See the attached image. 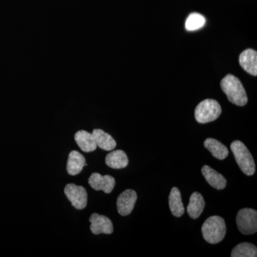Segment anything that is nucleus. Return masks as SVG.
<instances>
[{
	"instance_id": "f257e3e1",
	"label": "nucleus",
	"mask_w": 257,
	"mask_h": 257,
	"mask_svg": "<svg viewBox=\"0 0 257 257\" xmlns=\"http://www.w3.org/2000/svg\"><path fill=\"white\" fill-rule=\"evenodd\" d=\"M221 88L230 102L239 106H245L248 97L241 81L232 74L225 76L221 82Z\"/></svg>"
},
{
	"instance_id": "f03ea898",
	"label": "nucleus",
	"mask_w": 257,
	"mask_h": 257,
	"mask_svg": "<svg viewBox=\"0 0 257 257\" xmlns=\"http://www.w3.org/2000/svg\"><path fill=\"white\" fill-rule=\"evenodd\" d=\"M226 232V224L221 216H210L202 225L203 237L211 244L221 242L224 239Z\"/></svg>"
},
{
	"instance_id": "7ed1b4c3",
	"label": "nucleus",
	"mask_w": 257,
	"mask_h": 257,
	"mask_svg": "<svg viewBox=\"0 0 257 257\" xmlns=\"http://www.w3.org/2000/svg\"><path fill=\"white\" fill-rule=\"evenodd\" d=\"M230 147L234 155L235 160L243 173L247 176L254 175L256 171L254 160L244 144L239 140H236L231 144Z\"/></svg>"
},
{
	"instance_id": "20e7f679",
	"label": "nucleus",
	"mask_w": 257,
	"mask_h": 257,
	"mask_svg": "<svg viewBox=\"0 0 257 257\" xmlns=\"http://www.w3.org/2000/svg\"><path fill=\"white\" fill-rule=\"evenodd\" d=\"M221 113V107L219 102L214 99H207L198 104L194 116L197 122L206 124L217 119Z\"/></svg>"
},
{
	"instance_id": "39448f33",
	"label": "nucleus",
	"mask_w": 257,
	"mask_h": 257,
	"mask_svg": "<svg viewBox=\"0 0 257 257\" xmlns=\"http://www.w3.org/2000/svg\"><path fill=\"white\" fill-rule=\"evenodd\" d=\"M236 222L238 229L241 234H255L257 231L256 211L248 208L241 209L236 216Z\"/></svg>"
},
{
	"instance_id": "423d86ee",
	"label": "nucleus",
	"mask_w": 257,
	"mask_h": 257,
	"mask_svg": "<svg viewBox=\"0 0 257 257\" xmlns=\"http://www.w3.org/2000/svg\"><path fill=\"white\" fill-rule=\"evenodd\" d=\"M64 192L66 197L75 209L82 210L87 207V192L82 186L68 184L64 187Z\"/></svg>"
},
{
	"instance_id": "0eeeda50",
	"label": "nucleus",
	"mask_w": 257,
	"mask_h": 257,
	"mask_svg": "<svg viewBox=\"0 0 257 257\" xmlns=\"http://www.w3.org/2000/svg\"><path fill=\"white\" fill-rule=\"evenodd\" d=\"M138 199V194L133 189H126L118 197L116 207L120 215L124 216L131 214Z\"/></svg>"
},
{
	"instance_id": "6e6552de",
	"label": "nucleus",
	"mask_w": 257,
	"mask_h": 257,
	"mask_svg": "<svg viewBox=\"0 0 257 257\" xmlns=\"http://www.w3.org/2000/svg\"><path fill=\"white\" fill-rule=\"evenodd\" d=\"M89 185L96 191L102 190L106 194H109L114 188L116 181L110 175H101L99 173H93L88 179Z\"/></svg>"
},
{
	"instance_id": "1a4fd4ad",
	"label": "nucleus",
	"mask_w": 257,
	"mask_h": 257,
	"mask_svg": "<svg viewBox=\"0 0 257 257\" xmlns=\"http://www.w3.org/2000/svg\"><path fill=\"white\" fill-rule=\"evenodd\" d=\"M89 221L91 223L90 229L93 234H112L114 230L112 222L106 216L94 213L89 217Z\"/></svg>"
},
{
	"instance_id": "9d476101",
	"label": "nucleus",
	"mask_w": 257,
	"mask_h": 257,
	"mask_svg": "<svg viewBox=\"0 0 257 257\" xmlns=\"http://www.w3.org/2000/svg\"><path fill=\"white\" fill-rule=\"evenodd\" d=\"M239 64L246 72L253 76L257 75V52L252 49H247L239 56Z\"/></svg>"
},
{
	"instance_id": "9b49d317",
	"label": "nucleus",
	"mask_w": 257,
	"mask_h": 257,
	"mask_svg": "<svg viewBox=\"0 0 257 257\" xmlns=\"http://www.w3.org/2000/svg\"><path fill=\"white\" fill-rule=\"evenodd\" d=\"M202 173L206 181L211 187L218 190L224 189L226 186V180L224 176L218 173L211 167L204 165L202 169Z\"/></svg>"
},
{
	"instance_id": "f8f14e48",
	"label": "nucleus",
	"mask_w": 257,
	"mask_h": 257,
	"mask_svg": "<svg viewBox=\"0 0 257 257\" xmlns=\"http://www.w3.org/2000/svg\"><path fill=\"white\" fill-rule=\"evenodd\" d=\"M205 207V202L200 193L196 192L193 193L189 199L187 211L189 216L193 219H197L202 214Z\"/></svg>"
},
{
	"instance_id": "ddd939ff",
	"label": "nucleus",
	"mask_w": 257,
	"mask_h": 257,
	"mask_svg": "<svg viewBox=\"0 0 257 257\" xmlns=\"http://www.w3.org/2000/svg\"><path fill=\"white\" fill-rule=\"evenodd\" d=\"M93 138L96 146L106 151H111L116 146V141L109 134L99 128H95L92 132Z\"/></svg>"
},
{
	"instance_id": "4468645a",
	"label": "nucleus",
	"mask_w": 257,
	"mask_h": 257,
	"mask_svg": "<svg viewBox=\"0 0 257 257\" xmlns=\"http://www.w3.org/2000/svg\"><path fill=\"white\" fill-rule=\"evenodd\" d=\"M86 164V160L82 154L77 151H72L69 154L67 164V171L69 175H79Z\"/></svg>"
},
{
	"instance_id": "2eb2a0df",
	"label": "nucleus",
	"mask_w": 257,
	"mask_h": 257,
	"mask_svg": "<svg viewBox=\"0 0 257 257\" xmlns=\"http://www.w3.org/2000/svg\"><path fill=\"white\" fill-rule=\"evenodd\" d=\"M74 140L84 152H91L96 150V146L92 134L84 130H79L74 135Z\"/></svg>"
},
{
	"instance_id": "dca6fc26",
	"label": "nucleus",
	"mask_w": 257,
	"mask_h": 257,
	"mask_svg": "<svg viewBox=\"0 0 257 257\" xmlns=\"http://www.w3.org/2000/svg\"><path fill=\"white\" fill-rule=\"evenodd\" d=\"M106 165L112 169L125 168L127 167L128 160L127 155L122 150H116L108 154L105 158Z\"/></svg>"
},
{
	"instance_id": "f3484780",
	"label": "nucleus",
	"mask_w": 257,
	"mask_h": 257,
	"mask_svg": "<svg viewBox=\"0 0 257 257\" xmlns=\"http://www.w3.org/2000/svg\"><path fill=\"white\" fill-rule=\"evenodd\" d=\"M204 145L211 152L212 156L218 160H224L229 155V150L226 147L215 139H207L204 141Z\"/></svg>"
},
{
	"instance_id": "a211bd4d",
	"label": "nucleus",
	"mask_w": 257,
	"mask_h": 257,
	"mask_svg": "<svg viewBox=\"0 0 257 257\" xmlns=\"http://www.w3.org/2000/svg\"><path fill=\"white\" fill-rule=\"evenodd\" d=\"M169 204L172 215L176 217H180L183 215L185 209L182 203L180 191L177 187H173L171 190L169 197Z\"/></svg>"
},
{
	"instance_id": "6ab92c4d",
	"label": "nucleus",
	"mask_w": 257,
	"mask_h": 257,
	"mask_svg": "<svg viewBox=\"0 0 257 257\" xmlns=\"http://www.w3.org/2000/svg\"><path fill=\"white\" fill-rule=\"evenodd\" d=\"M231 257H256L257 248L251 243L243 242L236 245L231 253Z\"/></svg>"
},
{
	"instance_id": "aec40b11",
	"label": "nucleus",
	"mask_w": 257,
	"mask_h": 257,
	"mask_svg": "<svg viewBox=\"0 0 257 257\" xmlns=\"http://www.w3.org/2000/svg\"><path fill=\"white\" fill-rule=\"evenodd\" d=\"M206 20L203 15L199 13H192L189 15L185 23V28L188 31H195L204 26Z\"/></svg>"
}]
</instances>
